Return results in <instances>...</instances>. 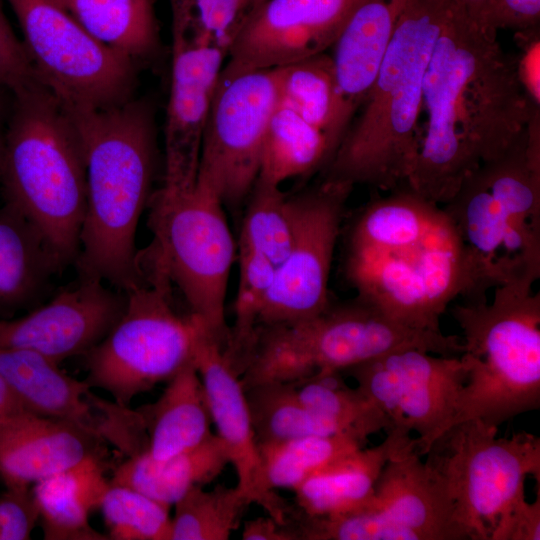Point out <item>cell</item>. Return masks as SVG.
Here are the masks:
<instances>
[{
  "label": "cell",
  "instance_id": "cell-25",
  "mask_svg": "<svg viewBox=\"0 0 540 540\" xmlns=\"http://www.w3.org/2000/svg\"><path fill=\"white\" fill-rule=\"evenodd\" d=\"M392 191L359 213L350 231L349 254L411 249L452 227L439 205L405 184Z\"/></svg>",
  "mask_w": 540,
  "mask_h": 540
},
{
  "label": "cell",
  "instance_id": "cell-28",
  "mask_svg": "<svg viewBox=\"0 0 540 540\" xmlns=\"http://www.w3.org/2000/svg\"><path fill=\"white\" fill-rule=\"evenodd\" d=\"M138 411L148 436L145 451L154 459L193 448L213 434L206 392L194 361L167 381L156 402Z\"/></svg>",
  "mask_w": 540,
  "mask_h": 540
},
{
  "label": "cell",
  "instance_id": "cell-36",
  "mask_svg": "<svg viewBox=\"0 0 540 540\" xmlns=\"http://www.w3.org/2000/svg\"><path fill=\"white\" fill-rule=\"evenodd\" d=\"M250 504L237 486L194 487L173 505L170 540H227Z\"/></svg>",
  "mask_w": 540,
  "mask_h": 540
},
{
  "label": "cell",
  "instance_id": "cell-20",
  "mask_svg": "<svg viewBox=\"0 0 540 540\" xmlns=\"http://www.w3.org/2000/svg\"><path fill=\"white\" fill-rule=\"evenodd\" d=\"M203 383L215 433L224 443L237 475V487L251 504L287 524L291 506L265 482L258 445L240 376L223 347L209 334L201 339L194 358Z\"/></svg>",
  "mask_w": 540,
  "mask_h": 540
},
{
  "label": "cell",
  "instance_id": "cell-29",
  "mask_svg": "<svg viewBox=\"0 0 540 540\" xmlns=\"http://www.w3.org/2000/svg\"><path fill=\"white\" fill-rule=\"evenodd\" d=\"M36 228L14 207H0V313L33 302L61 271Z\"/></svg>",
  "mask_w": 540,
  "mask_h": 540
},
{
  "label": "cell",
  "instance_id": "cell-38",
  "mask_svg": "<svg viewBox=\"0 0 540 540\" xmlns=\"http://www.w3.org/2000/svg\"><path fill=\"white\" fill-rule=\"evenodd\" d=\"M239 280L234 303V324L229 328L224 354L240 372L248 354L269 290L275 266L262 255L238 246Z\"/></svg>",
  "mask_w": 540,
  "mask_h": 540
},
{
  "label": "cell",
  "instance_id": "cell-32",
  "mask_svg": "<svg viewBox=\"0 0 540 540\" xmlns=\"http://www.w3.org/2000/svg\"><path fill=\"white\" fill-rule=\"evenodd\" d=\"M278 73L279 104L321 130L336 151L345 130L331 56L319 53L278 67Z\"/></svg>",
  "mask_w": 540,
  "mask_h": 540
},
{
  "label": "cell",
  "instance_id": "cell-50",
  "mask_svg": "<svg viewBox=\"0 0 540 540\" xmlns=\"http://www.w3.org/2000/svg\"><path fill=\"white\" fill-rule=\"evenodd\" d=\"M3 91H7L0 88V169L2 164L3 152H4V142H5V133L9 111L6 109V102L3 96Z\"/></svg>",
  "mask_w": 540,
  "mask_h": 540
},
{
  "label": "cell",
  "instance_id": "cell-15",
  "mask_svg": "<svg viewBox=\"0 0 540 540\" xmlns=\"http://www.w3.org/2000/svg\"><path fill=\"white\" fill-rule=\"evenodd\" d=\"M353 187L323 179L316 187L293 196L292 245L275 267L258 328L314 316L331 303V265Z\"/></svg>",
  "mask_w": 540,
  "mask_h": 540
},
{
  "label": "cell",
  "instance_id": "cell-17",
  "mask_svg": "<svg viewBox=\"0 0 540 540\" xmlns=\"http://www.w3.org/2000/svg\"><path fill=\"white\" fill-rule=\"evenodd\" d=\"M227 52L172 25V66L165 121V173L153 213L193 190L210 105Z\"/></svg>",
  "mask_w": 540,
  "mask_h": 540
},
{
  "label": "cell",
  "instance_id": "cell-8",
  "mask_svg": "<svg viewBox=\"0 0 540 540\" xmlns=\"http://www.w3.org/2000/svg\"><path fill=\"white\" fill-rule=\"evenodd\" d=\"M143 274L144 282L125 292L115 325L84 355L87 383L108 392L122 407L193 362L208 334L197 317L176 311L172 284L161 269L144 266Z\"/></svg>",
  "mask_w": 540,
  "mask_h": 540
},
{
  "label": "cell",
  "instance_id": "cell-48",
  "mask_svg": "<svg viewBox=\"0 0 540 540\" xmlns=\"http://www.w3.org/2000/svg\"><path fill=\"white\" fill-rule=\"evenodd\" d=\"M25 409L16 395L0 377V417Z\"/></svg>",
  "mask_w": 540,
  "mask_h": 540
},
{
  "label": "cell",
  "instance_id": "cell-5",
  "mask_svg": "<svg viewBox=\"0 0 540 540\" xmlns=\"http://www.w3.org/2000/svg\"><path fill=\"white\" fill-rule=\"evenodd\" d=\"M470 266L474 298L508 280L540 277V136L526 128L481 164L442 207Z\"/></svg>",
  "mask_w": 540,
  "mask_h": 540
},
{
  "label": "cell",
  "instance_id": "cell-1",
  "mask_svg": "<svg viewBox=\"0 0 540 540\" xmlns=\"http://www.w3.org/2000/svg\"><path fill=\"white\" fill-rule=\"evenodd\" d=\"M540 109L527 95L514 56L454 1L423 82L420 142L404 183L448 203L481 164L502 156Z\"/></svg>",
  "mask_w": 540,
  "mask_h": 540
},
{
  "label": "cell",
  "instance_id": "cell-24",
  "mask_svg": "<svg viewBox=\"0 0 540 540\" xmlns=\"http://www.w3.org/2000/svg\"><path fill=\"white\" fill-rule=\"evenodd\" d=\"M412 440L411 433L393 428L380 444L333 461L294 490L296 507L309 516H328L366 505L388 460Z\"/></svg>",
  "mask_w": 540,
  "mask_h": 540
},
{
  "label": "cell",
  "instance_id": "cell-13",
  "mask_svg": "<svg viewBox=\"0 0 540 540\" xmlns=\"http://www.w3.org/2000/svg\"><path fill=\"white\" fill-rule=\"evenodd\" d=\"M278 105V68L251 69L231 61L223 66L203 135L198 177L224 206L239 207L249 197Z\"/></svg>",
  "mask_w": 540,
  "mask_h": 540
},
{
  "label": "cell",
  "instance_id": "cell-44",
  "mask_svg": "<svg viewBox=\"0 0 540 540\" xmlns=\"http://www.w3.org/2000/svg\"><path fill=\"white\" fill-rule=\"evenodd\" d=\"M540 19V0H490L479 24L498 32H514L537 27Z\"/></svg>",
  "mask_w": 540,
  "mask_h": 540
},
{
  "label": "cell",
  "instance_id": "cell-30",
  "mask_svg": "<svg viewBox=\"0 0 540 540\" xmlns=\"http://www.w3.org/2000/svg\"><path fill=\"white\" fill-rule=\"evenodd\" d=\"M334 152L321 130L279 104L265 133L256 181L281 186L289 179L324 169Z\"/></svg>",
  "mask_w": 540,
  "mask_h": 540
},
{
  "label": "cell",
  "instance_id": "cell-26",
  "mask_svg": "<svg viewBox=\"0 0 540 540\" xmlns=\"http://www.w3.org/2000/svg\"><path fill=\"white\" fill-rule=\"evenodd\" d=\"M110 486L99 454L33 485L46 540H109L95 530L89 515L99 509Z\"/></svg>",
  "mask_w": 540,
  "mask_h": 540
},
{
  "label": "cell",
  "instance_id": "cell-22",
  "mask_svg": "<svg viewBox=\"0 0 540 540\" xmlns=\"http://www.w3.org/2000/svg\"><path fill=\"white\" fill-rule=\"evenodd\" d=\"M372 503L419 540H468L444 485L410 444L388 460Z\"/></svg>",
  "mask_w": 540,
  "mask_h": 540
},
{
  "label": "cell",
  "instance_id": "cell-45",
  "mask_svg": "<svg viewBox=\"0 0 540 540\" xmlns=\"http://www.w3.org/2000/svg\"><path fill=\"white\" fill-rule=\"evenodd\" d=\"M519 54L514 56L520 81L532 102L540 104L539 56L540 36L539 26L515 32Z\"/></svg>",
  "mask_w": 540,
  "mask_h": 540
},
{
  "label": "cell",
  "instance_id": "cell-21",
  "mask_svg": "<svg viewBox=\"0 0 540 540\" xmlns=\"http://www.w3.org/2000/svg\"><path fill=\"white\" fill-rule=\"evenodd\" d=\"M101 440L69 422L26 409L0 417V480L30 487L84 458Z\"/></svg>",
  "mask_w": 540,
  "mask_h": 540
},
{
  "label": "cell",
  "instance_id": "cell-47",
  "mask_svg": "<svg viewBox=\"0 0 540 540\" xmlns=\"http://www.w3.org/2000/svg\"><path fill=\"white\" fill-rule=\"evenodd\" d=\"M241 538L244 540H298V535L290 522L283 524L268 515L245 521Z\"/></svg>",
  "mask_w": 540,
  "mask_h": 540
},
{
  "label": "cell",
  "instance_id": "cell-27",
  "mask_svg": "<svg viewBox=\"0 0 540 540\" xmlns=\"http://www.w3.org/2000/svg\"><path fill=\"white\" fill-rule=\"evenodd\" d=\"M230 464L222 440L212 434L199 445L164 459L145 450L116 467L111 483L133 488L171 508L184 494L218 477Z\"/></svg>",
  "mask_w": 540,
  "mask_h": 540
},
{
  "label": "cell",
  "instance_id": "cell-3",
  "mask_svg": "<svg viewBox=\"0 0 540 540\" xmlns=\"http://www.w3.org/2000/svg\"><path fill=\"white\" fill-rule=\"evenodd\" d=\"M455 0H408L375 79L324 170L330 181L394 190L419 147L424 76Z\"/></svg>",
  "mask_w": 540,
  "mask_h": 540
},
{
  "label": "cell",
  "instance_id": "cell-40",
  "mask_svg": "<svg viewBox=\"0 0 540 540\" xmlns=\"http://www.w3.org/2000/svg\"><path fill=\"white\" fill-rule=\"evenodd\" d=\"M112 540H170V507L110 482L100 508Z\"/></svg>",
  "mask_w": 540,
  "mask_h": 540
},
{
  "label": "cell",
  "instance_id": "cell-9",
  "mask_svg": "<svg viewBox=\"0 0 540 540\" xmlns=\"http://www.w3.org/2000/svg\"><path fill=\"white\" fill-rule=\"evenodd\" d=\"M498 427L479 419L458 422L424 452L425 463L451 498L468 540H492L514 507L524 483H540V439L528 432L497 437Z\"/></svg>",
  "mask_w": 540,
  "mask_h": 540
},
{
  "label": "cell",
  "instance_id": "cell-34",
  "mask_svg": "<svg viewBox=\"0 0 540 540\" xmlns=\"http://www.w3.org/2000/svg\"><path fill=\"white\" fill-rule=\"evenodd\" d=\"M287 383L303 405L365 444L371 435L391 429L385 414L357 387H350L340 371L320 372Z\"/></svg>",
  "mask_w": 540,
  "mask_h": 540
},
{
  "label": "cell",
  "instance_id": "cell-14",
  "mask_svg": "<svg viewBox=\"0 0 540 540\" xmlns=\"http://www.w3.org/2000/svg\"><path fill=\"white\" fill-rule=\"evenodd\" d=\"M342 373L385 414L391 429L417 433L414 449L423 457L453 418L468 367L461 356L402 348Z\"/></svg>",
  "mask_w": 540,
  "mask_h": 540
},
{
  "label": "cell",
  "instance_id": "cell-41",
  "mask_svg": "<svg viewBox=\"0 0 540 540\" xmlns=\"http://www.w3.org/2000/svg\"><path fill=\"white\" fill-rule=\"evenodd\" d=\"M172 24L226 52L251 12L250 0H170Z\"/></svg>",
  "mask_w": 540,
  "mask_h": 540
},
{
  "label": "cell",
  "instance_id": "cell-42",
  "mask_svg": "<svg viewBox=\"0 0 540 540\" xmlns=\"http://www.w3.org/2000/svg\"><path fill=\"white\" fill-rule=\"evenodd\" d=\"M37 77L25 46L12 30L0 0V88L12 93Z\"/></svg>",
  "mask_w": 540,
  "mask_h": 540
},
{
  "label": "cell",
  "instance_id": "cell-39",
  "mask_svg": "<svg viewBox=\"0 0 540 540\" xmlns=\"http://www.w3.org/2000/svg\"><path fill=\"white\" fill-rule=\"evenodd\" d=\"M371 500L355 510L328 516H309L296 507L288 520L298 540H419L414 532L382 513Z\"/></svg>",
  "mask_w": 540,
  "mask_h": 540
},
{
  "label": "cell",
  "instance_id": "cell-19",
  "mask_svg": "<svg viewBox=\"0 0 540 540\" xmlns=\"http://www.w3.org/2000/svg\"><path fill=\"white\" fill-rule=\"evenodd\" d=\"M358 0H266L246 17L228 61L278 68L332 47Z\"/></svg>",
  "mask_w": 540,
  "mask_h": 540
},
{
  "label": "cell",
  "instance_id": "cell-10",
  "mask_svg": "<svg viewBox=\"0 0 540 540\" xmlns=\"http://www.w3.org/2000/svg\"><path fill=\"white\" fill-rule=\"evenodd\" d=\"M154 239L139 254L141 261L160 268L177 286L190 313L225 348L229 327L225 300L235 242L214 189L197 178L192 191L167 209L152 213Z\"/></svg>",
  "mask_w": 540,
  "mask_h": 540
},
{
  "label": "cell",
  "instance_id": "cell-11",
  "mask_svg": "<svg viewBox=\"0 0 540 540\" xmlns=\"http://www.w3.org/2000/svg\"><path fill=\"white\" fill-rule=\"evenodd\" d=\"M38 77L71 109L102 110L132 99L129 57L86 31L55 0H7Z\"/></svg>",
  "mask_w": 540,
  "mask_h": 540
},
{
  "label": "cell",
  "instance_id": "cell-18",
  "mask_svg": "<svg viewBox=\"0 0 540 540\" xmlns=\"http://www.w3.org/2000/svg\"><path fill=\"white\" fill-rule=\"evenodd\" d=\"M95 278H80L46 304L15 319H0V347L24 349L60 364L85 355L112 329L126 296Z\"/></svg>",
  "mask_w": 540,
  "mask_h": 540
},
{
  "label": "cell",
  "instance_id": "cell-35",
  "mask_svg": "<svg viewBox=\"0 0 540 540\" xmlns=\"http://www.w3.org/2000/svg\"><path fill=\"white\" fill-rule=\"evenodd\" d=\"M365 444L350 435L308 436L258 444L270 490H295L310 476Z\"/></svg>",
  "mask_w": 540,
  "mask_h": 540
},
{
  "label": "cell",
  "instance_id": "cell-49",
  "mask_svg": "<svg viewBox=\"0 0 540 540\" xmlns=\"http://www.w3.org/2000/svg\"><path fill=\"white\" fill-rule=\"evenodd\" d=\"M469 16L479 22L490 0H456Z\"/></svg>",
  "mask_w": 540,
  "mask_h": 540
},
{
  "label": "cell",
  "instance_id": "cell-4",
  "mask_svg": "<svg viewBox=\"0 0 540 540\" xmlns=\"http://www.w3.org/2000/svg\"><path fill=\"white\" fill-rule=\"evenodd\" d=\"M12 96L0 169L4 203L36 228L63 270L78 256L86 209L82 138L39 77Z\"/></svg>",
  "mask_w": 540,
  "mask_h": 540
},
{
  "label": "cell",
  "instance_id": "cell-23",
  "mask_svg": "<svg viewBox=\"0 0 540 540\" xmlns=\"http://www.w3.org/2000/svg\"><path fill=\"white\" fill-rule=\"evenodd\" d=\"M408 0H358L331 55L347 131L363 104Z\"/></svg>",
  "mask_w": 540,
  "mask_h": 540
},
{
  "label": "cell",
  "instance_id": "cell-7",
  "mask_svg": "<svg viewBox=\"0 0 540 540\" xmlns=\"http://www.w3.org/2000/svg\"><path fill=\"white\" fill-rule=\"evenodd\" d=\"M402 348L459 356L463 343L441 330L410 327L357 295L308 318L259 327L239 376L244 389L293 382Z\"/></svg>",
  "mask_w": 540,
  "mask_h": 540
},
{
  "label": "cell",
  "instance_id": "cell-33",
  "mask_svg": "<svg viewBox=\"0 0 540 540\" xmlns=\"http://www.w3.org/2000/svg\"><path fill=\"white\" fill-rule=\"evenodd\" d=\"M244 390L257 445L308 436L355 437L338 423L303 405L288 383H266Z\"/></svg>",
  "mask_w": 540,
  "mask_h": 540
},
{
  "label": "cell",
  "instance_id": "cell-12",
  "mask_svg": "<svg viewBox=\"0 0 540 540\" xmlns=\"http://www.w3.org/2000/svg\"><path fill=\"white\" fill-rule=\"evenodd\" d=\"M347 277L357 295L402 323L440 331V316L458 295L473 297L463 246L450 228L405 250L349 254Z\"/></svg>",
  "mask_w": 540,
  "mask_h": 540
},
{
  "label": "cell",
  "instance_id": "cell-2",
  "mask_svg": "<svg viewBox=\"0 0 540 540\" xmlns=\"http://www.w3.org/2000/svg\"><path fill=\"white\" fill-rule=\"evenodd\" d=\"M68 110L86 159V209L74 265L79 278L125 293L144 281L136 232L155 170L153 110L133 98L108 109Z\"/></svg>",
  "mask_w": 540,
  "mask_h": 540
},
{
  "label": "cell",
  "instance_id": "cell-31",
  "mask_svg": "<svg viewBox=\"0 0 540 540\" xmlns=\"http://www.w3.org/2000/svg\"><path fill=\"white\" fill-rule=\"evenodd\" d=\"M93 37L135 63L159 45L152 0H55Z\"/></svg>",
  "mask_w": 540,
  "mask_h": 540
},
{
  "label": "cell",
  "instance_id": "cell-46",
  "mask_svg": "<svg viewBox=\"0 0 540 540\" xmlns=\"http://www.w3.org/2000/svg\"><path fill=\"white\" fill-rule=\"evenodd\" d=\"M540 539V483L537 497L529 503L526 498L510 512L492 540H539Z\"/></svg>",
  "mask_w": 540,
  "mask_h": 540
},
{
  "label": "cell",
  "instance_id": "cell-6",
  "mask_svg": "<svg viewBox=\"0 0 540 540\" xmlns=\"http://www.w3.org/2000/svg\"><path fill=\"white\" fill-rule=\"evenodd\" d=\"M534 282L511 279L495 287L490 302L451 308L463 332L460 356L468 374L448 427L469 419L499 427L539 409L540 294L533 291Z\"/></svg>",
  "mask_w": 540,
  "mask_h": 540
},
{
  "label": "cell",
  "instance_id": "cell-51",
  "mask_svg": "<svg viewBox=\"0 0 540 540\" xmlns=\"http://www.w3.org/2000/svg\"><path fill=\"white\" fill-rule=\"evenodd\" d=\"M266 0H250V7H251V11L253 9H255L257 6H259L260 4H262L263 2H265Z\"/></svg>",
  "mask_w": 540,
  "mask_h": 540
},
{
  "label": "cell",
  "instance_id": "cell-37",
  "mask_svg": "<svg viewBox=\"0 0 540 540\" xmlns=\"http://www.w3.org/2000/svg\"><path fill=\"white\" fill-rule=\"evenodd\" d=\"M280 187L256 181L249 195L238 243L262 255L275 267L291 248L295 226L293 196Z\"/></svg>",
  "mask_w": 540,
  "mask_h": 540
},
{
  "label": "cell",
  "instance_id": "cell-43",
  "mask_svg": "<svg viewBox=\"0 0 540 540\" xmlns=\"http://www.w3.org/2000/svg\"><path fill=\"white\" fill-rule=\"evenodd\" d=\"M2 540L30 538L39 510L30 487L6 488L0 495Z\"/></svg>",
  "mask_w": 540,
  "mask_h": 540
},
{
  "label": "cell",
  "instance_id": "cell-16",
  "mask_svg": "<svg viewBox=\"0 0 540 540\" xmlns=\"http://www.w3.org/2000/svg\"><path fill=\"white\" fill-rule=\"evenodd\" d=\"M0 377L28 411L74 424L117 445L127 456L146 444L147 433L138 410L99 398L86 380L69 376L41 354L0 347Z\"/></svg>",
  "mask_w": 540,
  "mask_h": 540
}]
</instances>
